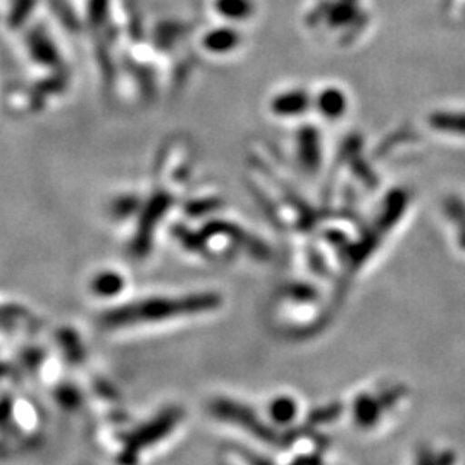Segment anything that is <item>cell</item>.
Returning a JSON list of instances; mask_svg holds the SVG:
<instances>
[{
  "label": "cell",
  "instance_id": "cell-1",
  "mask_svg": "<svg viewBox=\"0 0 465 465\" xmlns=\"http://www.w3.org/2000/svg\"><path fill=\"white\" fill-rule=\"evenodd\" d=\"M123 286V278L116 272H100L99 276L94 278L92 282V290L95 295L104 297V295H116V292Z\"/></svg>",
  "mask_w": 465,
  "mask_h": 465
}]
</instances>
